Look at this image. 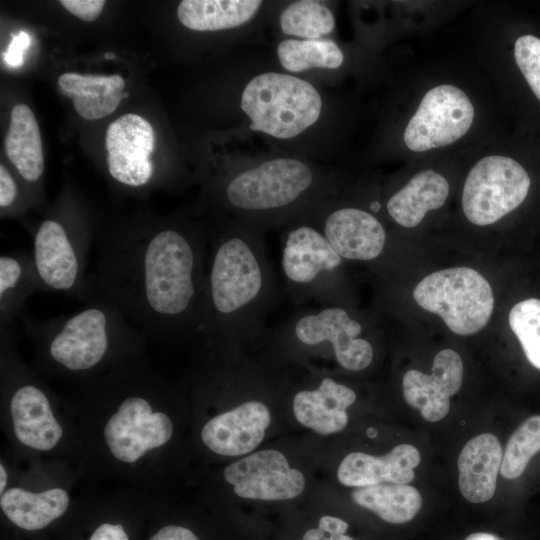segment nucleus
<instances>
[{
	"label": "nucleus",
	"mask_w": 540,
	"mask_h": 540,
	"mask_svg": "<svg viewBox=\"0 0 540 540\" xmlns=\"http://www.w3.org/2000/svg\"><path fill=\"white\" fill-rule=\"evenodd\" d=\"M208 235L209 228L181 220L107 235L88 276L89 301L116 306L145 335H200Z\"/></svg>",
	"instance_id": "obj_1"
},
{
	"label": "nucleus",
	"mask_w": 540,
	"mask_h": 540,
	"mask_svg": "<svg viewBox=\"0 0 540 540\" xmlns=\"http://www.w3.org/2000/svg\"><path fill=\"white\" fill-rule=\"evenodd\" d=\"M474 114L463 90L452 84L437 85L426 92L408 121L404 143L414 152L451 145L471 128Z\"/></svg>",
	"instance_id": "obj_11"
},
{
	"label": "nucleus",
	"mask_w": 540,
	"mask_h": 540,
	"mask_svg": "<svg viewBox=\"0 0 540 540\" xmlns=\"http://www.w3.org/2000/svg\"><path fill=\"white\" fill-rule=\"evenodd\" d=\"M60 92L71 98L76 112L86 120L113 113L123 99L125 80L120 75L63 73L58 78Z\"/></svg>",
	"instance_id": "obj_22"
},
{
	"label": "nucleus",
	"mask_w": 540,
	"mask_h": 540,
	"mask_svg": "<svg viewBox=\"0 0 540 540\" xmlns=\"http://www.w3.org/2000/svg\"><path fill=\"white\" fill-rule=\"evenodd\" d=\"M40 291L32 253L11 252L0 256V330H7L23 316L29 297Z\"/></svg>",
	"instance_id": "obj_24"
},
{
	"label": "nucleus",
	"mask_w": 540,
	"mask_h": 540,
	"mask_svg": "<svg viewBox=\"0 0 540 540\" xmlns=\"http://www.w3.org/2000/svg\"><path fill=\"white\" fill-rule=\"evenodd\" d=\"M540 451V416L526 419L509 438L500 472L506 479L522 475L531 458Z\"/></svg>",
	"instance_id": "obj_31"
},
{
	"label": "nucleus",
	"mask_w": 540,
	"mask_h": 540,
	"mask_svg": "<svg viewBox=\"0 0 540 540\" xmlns=\"http://www.w3.org/2000/svg\"><path fill=\"white\" fill-rule=\"evenodd\" d=\"M509 325L528 361L540 370V300L530 298L515 304L509 313Z\"/></svg>",
	"instance_id": "obj_32"
},
{
	"label": "nucleus",
	"mask_w": 540,
	"mask_h": 540,
	"mask_svg": "<svg viewBox=\"0 0 540 540\" xmlns=\"http://www.w3.org/2000/svg\"><path fill=\"white\" fill-rule=\"evenodd\" d=\"M105 59H114L115 55L112 52H108L104 55Z\"/></svg>",
	"instance_id": "obj_44"
},
{
	"label": "nucleus",
	"mask_w": 540,
	"mask_h": 540,
	"mask_svg": "<svg viewBox=\"0 0 540 540\" xmlns=\"http://www.w3.org/2000/svg\"><path fill=\"white\" fill-rule=\"evenodd\" d=\"M69 504L65 490L53 488L32 493L22 488H11L1 495L4 514L16 526L39 530L64 514Z\"/></svg>",
	"instance_id": "obj_27"
},
{
	"label": "nucleus",
	"mask_w": 540,
	"mask_h": 540,
	"mask_svg": "<svg viewBox=\"0 0 540 540\" xmlns=\"http://www.w3.org/2000/svg\"><path fill=\"white\" fill-rule=\"evenodd\" d=\"M60 4L71 14L83 21H94L101 14L103 0H61Z\"/></svg>",
	"instance_id": "obj_34"
},
{
	"label": "nucleus",
	"mask_w": 540,
	"mask_h": 540,
	"mask_svg": "<svg viewBox=\"0 0 540 540\" xmlns=\"http://www.w3.org/2000/svg\"><path fill=\"white\" fill-rule=\"evenodd\" d=\"M276 53L281 66L293 73L311 68L337 69L344 62L341 48L326 38L284 39L278 44Z\"/></svg>",
	"instance_id": "obj_29"
},
{
	"label": "nucleus",
	"mask_w": 540,
	"mask_h": 540,
	"mask_svg": "<svg viewBox=\"0 0 540 540\" xmlns=\"http://www.w3.org/2000/svg\"><path fill=\"white\" fill-rule=\"evenodd\" d=\"M465 540H502L499 537L484 532L473 533L469 535Z\"/></svg>",
	"instance_id": "obj_41"
},
{
	"label": "nucleus",
	"mask_w": 540,
	"mask_h": 540,
	"mask_svg": "<svg viewBox=\"0 0 540 540\" xmlns=\"http://www.w3.org/2000/svg\"><path fill=\"white\" fill-rule=\"evenodd\" d=\"M462 380L461 357L452 349H444L435 356L431 374L414 369L404 374V399L418 409L425 420L436 422L449 412V398L459 391Z\"/></svg>",
	"instance_id": "obj_16"
},
{
	"label": "nucleus",
	"mask_w": 540,
	"mask_h": 540,
	"mask_svg": "<svg viewBox=\"0 0 540 540\" xmlns=\"http://www.w3.org/2000/svg\"><path fill=\"white\" fill-rule=\"evenodd\" d=\"M172 433L169 417L154 413L148 401L138 396L124 399L104 430L111 453L126 463L135 462L148 450L165 444Z\"/></svg>",
	"instance_id": "obj_14"
},
{
	"label": "nucleus",
	"mask_w": 540,
	"mask_h": 540,
	"mask_svg": "<svg viewBox=\"0 0 540 540\" xmlns=\"http://www.w3.org/2000/svg\"><path fill=\"white\" fill-rule=\"evenodd\" d=\"M0 474H1L0 491H1V494H3V490H4V488L6 486V482H7V474H6V471H5L2 464L0 465Z\"/></svg>",
	"instance_id": "obj_42"
},
{
	"label": "nucleus",
	"mask_w": 540,
	"mask_h": 540,
	"mask_svg": "<svg viewBox=\"0 0 540 540\" xmlns=\"http://www.w3.org/2000/svg\"><path fill=\"white\" fill-rule=\"evenodd\" d=\"M105 147L108 172L116 182L130 188L151 182L155 133L144 117L127 113L113 121L106 131Z\"/></svg>",
	"instance_id": "obj_13"
},
{
	"label": "nucleus",
	"mask_w": 540,
	"mask_h": 540,
	"mask_svg": "<svg viewBox=\"0 0 540 540\" xmlns=\"http://www.w3.org/2000/svg\"><path fill=\"white\" fill-rule=\"evenodd\" d=\"M5 151L20 176L36 183L44 172L42 138L36 117L25 104H16L5 137Z\"/></svg>",
	"instance_id": "obj_25"
},
{
	"label": "nucleus",
	"mask_w": 540,
	"mask_h": 540,
	"mask_svg": "<svg viewBox=\"0 0 540 540\" xmlns=\"http://www.w3.org/2000/svg\"><path fill=\"white\" fill-rule=\"evenodd\" d=\"M502 457L501 444L491 433L480 434L465 444L457 464L459 489L466 500L483 503L492 498Z\"/></svg>",
	"instance_id": "obj_21"
},
{
	"label": "nucleus",
	"mask_w": 540,
	"mask_h": 540,
	"mask_svg": "<svg viewBox=\"0 0 540 540\" xmlns=\"http://www.w3.org/2000/svg\"><path fill=\"white\" fill-rule=\"evenodd\" d=\"M364 324L346 306H299L270 335L277 343L300 352L329 353L338 365L358 372L374 359L372 343L365 337Z\"/></svg>",
	"instance_id": "obj_6"
},
{
	"label": "nucleus",
	"mask_w": 540,
	"mask_h": 540,
	"mask_svg": "<svg viewBox=\"0 0 540 540\" xmlns=\"http://www.w3.org/2000/svg\"><path fill=\"white\" fill-rule=\"evenodd\" d=\"M530 177L511 157L488 155L470 169L462 192L466 218L478 226L495 223L526 199Z\"/></svg>",
	"instance_id": "obj_10"
},
{
	"label": "nucleus",
	"mask_w": 540,
	"mask_h": 540,
	"mask_svg": "<svg viewBox=\"0 0 540 540\" xmlns=\"http://www.w3.org/2000/svg\"><path fill=\"white\" fill-rule=\"evenodd\" d=\"M352 499L357 505L393 524L411 521L422 506L419 491L408 484L382 483L360 487L352 492Z\"/></svg>",
	"instance_id": "obj_28"
},
{
	"label": "nucleus",
	"mask_w": 540,
	"mask_h": 540,
	"mask_svg": "<svg viewBox=\"0 0 540 540\" xmlns=\"http://www.w3.org/2000/svg\"><path fill=\"white\" fill-rule=\"evenodd\" d=\"M271 422L268 407L248 400L209 420L201 432L202 441L223 456H240L253 451L263 440Z\"/></svg>",
	"instance_id": "obj_17"
},
{
	"label": "nucleus",
	"mask_w": 540,
	"mask_h": 540,
	"mask_svg": "<svg viewBox=\"0 0 540 540\" xmlns=\"http://www.w3.org/2000/svg\"><path fill=\"white\" fill-rule=\"evenodd\" d=\"M62 217H47L33 234L32 256L40 291L56 292L88 302L86 272L92 233L84 223Z\"/></svg>",
	"instance_id": "obj_8"
},
{
	"label": "nucleus",
	"mask_w": 540,
	"mask_h": 540,
	"mask_svg": "<svg viewBox=\"0 0 540 540\" xmlns=\"http://www.w3.org/2000/svg\"><path fill=\"white\" fill-rule=\"evenodd\" d=\"M302 540H353L347 535H335L326 532L321 528H311L303 536Z\"/></svg>",
	"instance_id": "obj_40"
},
{
	"label": "nucleus",
	"mask_w": 540,
	"mask_h": 540,
	"mask_svg": "<svg viewBox=\"0 0 540 540\" xmlns=\"http://www.w3.org/2000/svg\"><path fill=\"white\" fill-rule=\"evenodd\" d=\"M448 194L447 179L435 170H424L388 199L387 212L400 226L413 228L428 211L443 206Z\"/></svg>",
	"instance_id": "obj_23"
},
{
	"label": "nucleus",
	"mask_w": 540,
	"mask_h": 540,
	"mask_svg": "<svg viewBox=\"0 0 540 540\" xmlns=\"http://www.w3.org/2000/svg\"><path fill=\"white\" fill-rule=\"evenodd\" d=\"M262 5L260 0H183L177 17L190 30L221 31L250 22Z\"/></svg>",
	"instance_id": "obj_26"
},
{
	"label": "nucleus",
	"mask_w": 540,
	"mask_h": 540,
	"mask_svg": "<svg viewBox=\"0 0 540 540\" xmlns=\"http://www.w3.org/2000/svg\"><path fill=\"white\" fill-rule=\"evenodd\" d=\"M298 216L318 228L344 260L370 262L384 253L386 230L367 210L338 205L329 198Z\"/></svg>",
	"instance_id": "obj_12"
},
{
	"label": "nucleus",
	"mask_w": 540,
	"mask_h": 540,
	"mask_svg": "<svg viewBox=\"0 0 540 540\" xmlns=\"http://www.w3.org/2000/svg\"><path fill=\"white\" fill-rule=\"evenodd\" d=\"M150 540H199L187 528L181 526H165L161 528Z\"/></svg>",
	"instance_id": "obj_37"
},
{
	"label": "nucleus",
	"mask_w": 540,
	"mask_h": 540,
	"mask_svg": "<svg viewBox=\"0 0 540 540\" xmlns=\"http://www.w3.org/2000/svg\"><path fill=\"white\" fill-rule=\"evenodd\" d=\"M22 322L50 360L71 372L91 370L144 336L116 306L100 299L72 314L46 320L23 315Z\"/></svg>",
	"instance_id": "obj_4"
},
{
	"label": "nucleus",
	"mask_w": 540,
	"mask_h": 540,
	"mask_svg": "<svg viewBox=\"0 0 540 540\" xmlns=\"http://www.w3.org/2000/svg\"><path fill=\"white\" fill-rule=\"evenodd\" d=\"M333 191L327 173L301 159L281 156L232 171L217 186V199L234 219L263 233L282 228L329 199Z\"/></svg>",
	"instance_id": "obj_3"
},
{
	"label": "nucleus",
	"mask_w": 540,
	"mask_h": 540,
	"mask_svg": "<svg viewBox=\"0 0 540 540\" xmlns=\"http://www.w3.org/2000/svg\"><path fill=\"white\" fill-rule=\"evenodd\" d=\"M249 128L270 137L292 139L320 118L323 100L308 81L290 74L263 72L251 78L240 98Z\"/></svg>",
	"instance_id": "obj_7"
},
{
	"label": "nucleus",
	"mask_w": 540,
	"mask_h": 540,
	"mask_svg": "<svg viewBox=\"0 0 540 540\" xmlns=\"http://www.w3.org/2000/svg\"><path fill=\"white\" fill-rule=\"evenodd\" d=\"M225 480L241 498L288 500L300 495L305 487L303 474L289 466L277 450H261L224 470Z\"/></svg>",
	"instance_id": "obj_15"
},
{
	"label": "nucleus",
	"mask_w": 540,
	"mask_h": 540,
	"mask_svg": "<svg viewBox=\"0 0 540 540\" xmlns=\"http://www.w3.org/2000/svg\"><path fill=\"white\" fill-rule=\"evenodd\" d=\"M281 31L305 40L321 39L335 28V17L322 2L299 0L288 4L279 15Z\"/></svg>",
	"instance_id": "obj_30"
},
{
	"label": "nucleus",
	"mask_w": 540,
	"mask_h": 540,
	"mask_svg": "<svg viewBox=\"0 0 540 540\" xmlns=\"http://www.w3.org/2000/svg\"><path fill=\"white\" fill-rule=\"evenodd\" d=\"M13 429L18 440L33 449L50 450L60 440L62 428L44 391L32 383L20 385L10 399Z\"/></svg>",
	"instance_id": "obj_20"
},
{
	"label": "nucleus",
	"mask_w": 540,
	"mask_h": 540,
	"mask_svg": "<svg viewBox=\"0 0 540 540\" xmlns=\"http://www.w3.org/2000/svg\"><path fill=\"white\" fill-rule=\"evenodd\" d=\"M89 540H129L124 528L117 524L100 525L89 538Z\"/></svg>",
	"instance_id": "obj_38"
},
{
	"label": "nucleus",
	"mask_w": 540,
	"mask_h": 540,
	"mask_svg": "<svg viewBox=\"0 0 540 540\" xmlns=\"http://www.w3.org/2000/svg\"><path fill=\"white\" fill-rule=\"evenodd\" d=\"M281 229V272L291 301L297 307L345 306L344 259L322 232L301 216Z\"/></svg>",
	"instance_id": "obj_5"
},
{
	"label": "nucleus",
	"mask_w": 540,
	"mask_h": 540,
	"mask_svg": "<svg viewBox=\"0 0 540 540\" xmlns=\"http://www.w3.org/2000/svg\"><path fill=\"white\" fill-rule=\"evenodd\" d=\"M515 62L540 101V38L523 35L514 44Z\"/></svg>",
	"instance_id": "obj_33"
},
{
	"label": "nucleus",
	"mask_w": 540,
	"mask_h": 540,
	"mask_svg": "<svg viewBox=\"0 0 540 540\" xmlns=\"http://www.w3.org/2000/svg\"><path fill=\"white\" fill-rule=\"evenodd\" d=\"M279 296L261 231L234 218L209 228L201 336L224 346L263 336Z\"/></svg>",
	"instance_id": "obj_2"
},
{
	"label": "nucleus",
	"mask_w": 540,
	"mask_h": 540,
	"mask_svg": "<svg viewBox=\"0 0 540 540\" xmlns=\"http://www.w3.org/2000/svg\"><path fill=\"white\" fill-rule=\"evenodd\" d=\"M413 297L421 308L439 315L452 332L463 336L483 329L494 308L490 284L469 267L433 272L417 284Z\"/></svg>",
	"instance_id": "obj_9"
},
{
	"label": "nucleus",
	"mask_w": 540,
	"mask_h": 540,
	"mask_svg": "<svg viewBox=\"0 0 540 540\" xmlns=\"http://www.w3.org/2000/svg\"><path fill=\"white\" fill-rule=\"evenodd\" d=\"M29 43V35L24 31H20L17 35H13L10 45L3 54L5 62L10 66H20L23 63V53L29 46Z\"/></svg>",
	"instance_id": "obj_36"
},
{
	"label": "nucleus",
	"mask_w": 540,
	"mask_h": 540,
	"mask_svg": "<svg viewBox=\"0 0 540 540\" xmlns=\"http://www.w3.org/2000/svg\"><path fill=\"white\" fill-rule=\"evenodd\" d=\"M128 96H129V93H128V92H123V94H122V97H123V98H126V97H128Z\"/></svg>",
	"instance_id": "obj_45"
},
{
	"label": "nucleus",
	"mask_w": 540,
	"mask_h": 540,
	"mask_svg": "<svg viewBox=\"0 0 540 540\" xmlns=\"http://www.w3.org/2000/svg\"><path fill=\"white\" fill-rule=\"evenodd\" d=\"M367 435L370 438H374L375 436H377V430L375 428L370 427L367 429Z\"/></svg>",
	"instance_id": "obj_43"
},
{
	"label": "nucleus",
	"mask_w": 540,
	"mask_h": 540,
	"mask_svg": "<svg viewBox=\"0 0 540 540\" xmlns=\"http://www.w3.org/2000/svg\"><path fill=\"white\" fill-rule=\"evenodd\" d=\"M319 528L330 534L342 535L348 529V524L339 518L332 516H323L319 521Z\"/></svg>",
	"instance_id": "obj_39"
},
{
	"label": "nucleus",
	"mask_w": 540,
	"mask_h": 540,
	"mask_svg": "<svg viewBox=\"0 0 540 540\" xmlns=\"http://www.w3.org/2000/svg\"><path fill=\"white\" fill-rule=\"evenodd\" d=\"M420 460L418 449L410 444L397 445L381 457L353 452L341 461L337 476L343 485L350 487L408 484L414 479V469Z\"/></svg>",
	"instance_id": "obj_19"
},
{
	"label": "nucleus",
	"mask_w": 540,
	"mask_h": 540,
	"mask_svg": "<svg viewBox=\"0 0 540 540\" xmlns=\"http://www.w3.org/2000/svg\"><path fill=\"white\" fill-rule=\"evenodd\" d=\"M20 190L17 182L10 174L9 170L3 165H0V207L6 212L13 209L19 198Z\"/></svg>",
	"instance_id": "obj_35"
},
{
	"label": "nucleus",
	"mask_w": 540,
	"mask_h": 540,
	"mask_svg": "<svg viewBox=\"0 0 540 540\" xmlns=\"http://www.w3.org/2000/svg\"><path fill=\"white\" fill-rule=\"evenodd\" d=\"M356 401L349 386L331 377H323L313 389L298 391L292 401L299 423L321 435L337 433L348 422L347 408Z\"/></svg>",
	"instance_id": "obj_18"
}]
</instances>
